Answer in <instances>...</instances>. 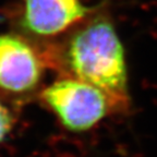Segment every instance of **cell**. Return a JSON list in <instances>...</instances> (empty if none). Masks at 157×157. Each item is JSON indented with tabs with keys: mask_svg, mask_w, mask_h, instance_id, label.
Returning <instances> with one entry per match:
<instances>
[{
	"mask_svg": "<svg viewBox=\"0 0 157 157\" xmlns=\"http://www.w3.org/2000/svg\"><path fill=\"white\" fill-rule=\"evenodd\" d=\"M63 59L74 78L108 97L114 114L130 111L125 48L109 18L95 16L78 27L65 45Z\"/></svg>",
	"mask_w": 157,
	"mask_h": 157,
	"instance_id": "6da1fadb",
	"label": "cell"
},
{
	"mask_svg": "<svg viewBox=\"0 0 157 157\" xmlns=\"http://www.w3.org/2000/svg\"><path fill=\"white\" fill-rule=\"evenodd\" d=\"M42 96L71 132L91 130L114 114L108 97L100 89L75 78L54 82L44 89Z\"/></svg>",
	"mask_w": 157,
	"mask_h": 157,
	"instance_id": "7a4b0ae2",
	"label": "cell"
},
{
	"mask_svg": "<svg viewBox=\"0 0 157 157\" xmlns=\"http://www.w3.org/2000/svg\"><path fill=\"white\" fill-rule=\"evenodd\" d=\"M82 0H23L21 25L37 36H55L86 19L92 12Z\"/></svg>",
	"mask_w": 157,
	"mask_h": 157,
	"instance_id": "3957f363",
	"label": "cell"
},
{
	"mask_svg": "<svg viewBox=\"0 0 157 157\" xmlns=\"http://www.w3.org/2000/svg\"><path fill=\"white\" fill-rule=\"evenodd\" d=\"M42 65L34 49L21 37L0 34V89L28 92L39 83Z\"/></svg>",
	"mask_w": 157,
	"mask_h": 157,
	"instance_id": "277c9868",
	"label": "cell"
},
{
	"mask_svg": "<svg viewBox=\"0 0 157 157\" xmlns=\"http://www.w3.org/2000/svg\"><path fill=\"white\" fill-rule=\"evenodd\" d=\"M14 125V118L2 103H0V143L7 139L12 131Z\"/></svg>",
	"mask_w": 157,
	"mask_h": 157,
	"instance_id": "5b68a950",
	"label": "cell"
}]
</instances>
